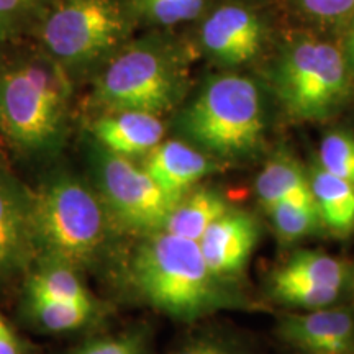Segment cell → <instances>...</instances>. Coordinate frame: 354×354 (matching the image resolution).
<instances>
[{"label":"cell","instance_id":"2e32d148","mask_svg":"<svg viewBox=\"0 0 354 354\" xmlns=\"http://www.w3.org/2000/svg\"><path fill=\"white\" fill-rule=\"evenodd\" d=\"M254 192L261 210L282 201L313 202L310 192L308 171L289 149H276L266 161L254 180Z\"/></svg>","mask_w":354,"mask_h":354},{"label":"cell","instance_id":"ba28073f","mask_svg":"<svg viewBox=\"0 0 354 354\" xmlns=\"http://www.w3.org/2000/svg\"><path fill=\"white\" fill-rule=\"evenodd\" d=\"M95 184L117 228L135 236L161 232L174 209L143 166L102 146L95 154Z\"/></svg>","mask_w":354,"mask_h":354},{"label":"cell","instance_id":"4316f807","mask_svg":"<svg viewBox=\"0 0 354 354\" xmlns=\"http://www.w3.org/2000/svg\"><path fill=\"white\" fill-rule=\"evenodd\" d=\"M305 13L320 21H342L354 15V0H299Z\"/></svg>","mask_w":354,"mask_h":354},{"label":"cell","instance_id":"484cf974","mask_svg":"<svg viewBox=\"0 0 354 354\" xmlns=\"http://www.w3.org/2000/svg\"><path fill=\"white\" fill-rule=\"evenodd\" d=\"M41 0H0V39L10 38L32 24Z\"/></svg>","mask_w":354,"mask_h":354},{"label":"cell","instance_id":"9a60e30c","mask_svg":"<svg viewBox=\"0 0 354 354\" xmlns=\"http://www.w3.org/2000/svg\"><path fill=\"white\" fill-rule=\"evenodd\" d=\"M97 143L125 158H145L165 140V123L158 115L122 110L104 113L92 127Z\"/></svg>","mask_w":354,"mask_h":354},{"label":"cell","instance_id":"f546056e","mask_svg":"<svg viewBox=\"0 0 354 354\" xmlns=\"http://www.w3.org/2000/svg\"><path fill=\"white\" fill-rule=\"evenodd\" d=\"M349 304L354 305V279H353V286H351V294H349Z\"/></svg>","mask_w":354,"mask_h":354},{"label":"cell","instance_id":"ac0fdd59","mask_svg":"<svg viewBox=\"0 0 354 354\" xmlns=\"http://www.w3.org/2000/svg\"><path fill=\"white\" fill-rule=\"evenodd\" d=\"M233 209L220 190L212 187H194L176 203L165 223V232L198 241L212 223Z\"/></svg>","mask_w":354,"mask_h":354},{"label":"cell","instance_id":"5bb4252c","mask_svg":"<svg viewBox=\"0 0 354 354\" xmlns=\"http://www.w3.org/2000/svg\"><path fill=\"white\" fill-rule=\"evenodd\" d=\"M143 169L174 202L183 198L221 165L185 140H162L145 156Z\"/></svg>","mask_w":354,"mask_h":354},{"label":"cell","instance_id":"3957f363","mask_svg":"<svg viewBox=\"0 0 354 354\" xmlns=\"http://www.w3.org/2000/svg\"><path fill=\"white\" fill-rule=\"evenodd\" d=\"M33 223L39 258L74 269L99 261L120 232L99 192L69 174L33 192Z\"/></svg>","mask_w":354,"mask_h":354},{"label":"cell","instance_id":"7a4b0ae2","mask_svg":"<svg viewBox=\"0 0 354 354\" xmlns=\"http://www.w3.org/2000/svg\"><path fill=\"white\" fill-rule=\"evenodd\" d=\"M184 140L220 165H248L266 154L268 99L245 74L210 77L177 118Z\"/></svg>","mask_w":354,"mask_h":354},{"label":"cell","instance_id":"30bf717a","mask_svg":"<svg viewBox=\"0 0 354 354\" xmlns=\"http://www.w3.org/2000/svg\"><path fill=\"white\" fill-rule=\"evenodd\" d=\"M276 336L300 354H354V305L290 310L279 317Z\"/></svg>","mask_w":354,"mask_h":354},{"label":"cell","instance_id":"cb8c5ba5","mask_svg":"<svg viewBox=\"0 0 354 354\" xmlns=\"http://www.w3.org/2000/svg\"><path fill=\"white\" fill-rule=\"evenodd\" d=\"M76 354H151V342L145 330L88 339Z\"/></svg>","mask_w":354,"mask_h":354},{"label":"cell","instance_id":"7c38bea8","mask_svg":"<svg viewBox=\"0 0 354 354\" xmlns=\"http://www.w3.org/2000/svg\"><path fill=\"white\" fill-rule=\"evenodd\" d=\"M38 258L33 192L0 171V281Z\"/></svg>","mask_w":354,"mask_h":354},{"label":"cell","instance_id":"83f0119b","mask_svg":"<svg viewBox=\"0 0 354 354\" xmlns=\"http://www.w3.org/2000/svg\"><path fill=\"white\" fill-rule=\"evenodd\" d=\"M0 354H30L28 343L24 342L0 313Z\"/></svg>","mask_w":354,"mask_h":354},{"label":"cell","instance_id":"8992f818","mask_svg":"<svg viewBox=\"0 0 354 354\" xmlns=\"http://www.w3.org/2000/svg\"><path fill=\"white\" fill-rule=\"evenodd\" d=\"M271 86L287 117L323 122L354 97V69L346 53L313 37L292 39L271 69Z\"/></svg>","mask_w":354,"mask_h":354},{"label":"cell","instance_id":"603a6c76","mask_svg":"<svg viewBox=\"0 0 354 354\" xmlns=\"http://www.w3.org/2000/svg\"><path fill=\"white\" fill-rule=\"evenodd\" d=\"M315 162L354 185V133L344 128L330 130L320 141Z\"/></svg>","mask_w":354,"mask_h":354},{"label":"cell","instance_id":"8fae6325","mask_svg":"<svg viewBox=\"0 0 354 354\" xmlns=\"http://www.w3.org/2000/svg\"><path fill=\"white\" fill-rule=\"evenodd\" d=\"M263 225L248 210L230 209L198 240L202 256L216 276L241 282L261 241Z\"/></svg>","mask_w":354,"mask_h":354},{"label":"cell","instance_id":"d6986e66","mask_svg":"<svg viewBox=\"0 0 354 354\" xmlns=\"http://www.w3.org/2000/svg\"><path fill=\"white\" fill-rule=\"evenodd\" d=\"M28 294L61 302L95 305L79 279L77 269L53 259H41L38 269L30 277Z\"/></svg>","mask_w":354,"mask_h":354},{"label":"cell","instance_id":"f1b7e54d","mask_svg":"<svg viewBox=\"0 0 354 354\" xmlns=\"http://www.w3.org/2000/svg\"><path fill=\"white\" fill-rule=\"evenodd\" d=\"M344 53H346L349 63H351L354 69V19L349 26V32L346 35V44H344Z\"/></svg>","mask_w":354,"mask_h":354},{"label":"cell","instance_id":"52a82bcc","mask_svg":"<svg viewBox=\"0 0 354 354\" xmlns=\"http://www.w3.org/2000/svg\"><path fill=\"white\" fill-rule=\"evenodd\" d=\"M127 32L122 0H56L41 21L43 46L66 71L99 63Z\"/></svg>","mask_w":354,"mask_h":354},{"label":"cell","instance_id":"e0dca14e","mask_svg":"<svg viewBox=\"0 0 354 354\" xmlns=\"http://www.w3.org/2000/svg\"><path fill=\"white\" fill-rule=\"evenodd\" d=\"M310 192L320 215L323 228L336 238L354 233V185L312 162L307 167Z\"/></svg>","mask_w":354,"mask_h":354},{"label":"cell","instance_id":"277c9868","mask_svg":"<svg viewBox=\"0 0 354 354\" xmlns=\"http://www.w3.org/2000/svg\"><path fill=\"white\" fill-rule=\"evenodd\" d=\"M69 97L68 74L53 57L0 66V131L25 151H50L63 136Z\"/></svg>","mask_w":354,"mask_h":354},{"label":"cell","instance_id":"9c48e42d","mask_svg":"<svg viewBox=\"0 0 354 354\" xmlns=\"http://www.w3.org/2000/svg\"><path fill=\"white\" fill-rule=\"evenodd\" d=\"M354 263L318 250H297L266 279V295L290 310H315L346 302Z\"/></svg>","mask_w":354,"mask_h":354},{"label":"cell","instance_id":"5b68a950","mask_svg":"<svg viewBox=\"0 0 354 354\" xmlns=\"http://www.w3.org/2000/svg\"><path fill=\"white\" fill-rule=\"evenodd\" d=\"M189 68L183 51L159 38L128 44L97 77L94 104L109 112L135 110L161 117L183 102Z\"/></svg>","mask_w":354,"mask_h":354},{"label":"cell","instance_id":"44dd1931","mask_svg":"<svg viewBox=\"0 0 354 354\" xmlns=\"http://www.w3.org/2000/svg\"><path fill=\"white\" fill-rule=\"evenodd\" d=\"M26 307L30 320L48 333H69L81 330L95 317V305L61 302L30 294Z\"/></svg>","mask_w":354,"mask_h":354},{"label":"cell","instance_id":"7402d4cb","mask_svg":"<svg viewBox=\"0 0 354 354\" xmlns=\"http://www.w3.org/2000/svg\"><path fill=\"white\" fill-rule=\"evenodd\" d=\"M172 354H264L250 336L223 326H209L189 335Z\"/></svg>","mask_w":354,"mask_h":354},{"label":"cell","instance_id":"ffe728a7","mask_svg":"<svg viewBox=\"0 0 354 354\" xmlns=\"http://www.w3.org/2000/svg\"><path fill=\"white\" fill-rule=\"evenodd\" d=\"M279 243L292 246L325 232L315 203L282 201L264 210Z\"/></svg>","mask_w":354,"mask_h":354},{"label":"cell","instance_id":"6da1fadb","mask_svg":"<svg viewBox=\"0 0 354 354\" xmlns=\"http://www.w3.org/2000/svg\"><path fill=\"white\" fill-rule=\"evenodd\" d=\"M127 277L141 302L183 323L220 312H271L241 282L216 276L197 241L165 230L141 236L128 261Z\"/></svg>","mask_w":354,"mask_h":354},{"label":"cell","instance_id":"4fadbf2b","mask_svg":"<svg viewBox=\"0 0 354 354\" xmlns=\"http://www.w3.org/2000/svg\"><path fill=\"white\" fill-rule=\"evenodd\" d=\"M264 32L256 12L243 6H221L202 24L201 44L215 63L241 66L258 57Z\"/></svg>","mask_w":354,"mask_h":354},{"label":"cell","instance_id":"d4e9b609","mask_svg":"<svg viewBox=\"0 0 354 354\" xmlns=\"http://www.w3.org/2000/svg\"><path fill=\"white\" fill-rule=\"evenodd\" d=\"M205 0H138L140 10L159 25H176L196 19Z\"/></svg>","mask_w":354,"mask_h":354}]
</instances>
